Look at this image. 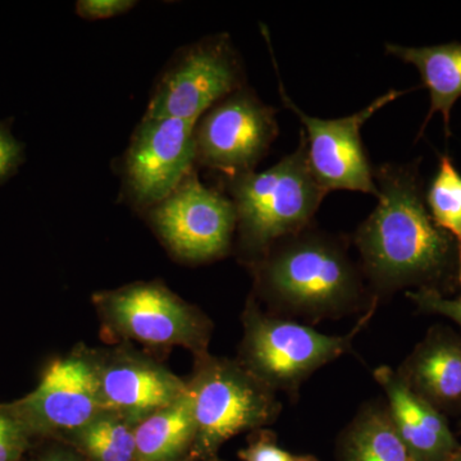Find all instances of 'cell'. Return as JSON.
I'll list each match as a JSON object with an SVG mask.
<instances>
[{"label":"cell","instance_id":"obj_26","mask_svg":"<svg viewBox=\"0 0 461 461\" xmlns=\"http://www.w3.org/2000/svg\"><path fill=\"white\" fill-rule=\"evenodd\" d=\"M42 461H80L77 457H75L74 455L68 453H63V451H58V453H53L45 456V459Z\"/></svg>","mask_w":461,"mask_h":461},{"label":"cell","instance_id":"obj_8","mask_svg":"<svg viewBox=\"0 0 461 461\" xmlns=\"http://www.w3.org/2000/svg\"><path fill=\"white\" fill-rule=\"evenodd\" d=\"M195 165V123L144 114L121 160V198L144 214L171 195Z\"/></svg>","mask_w":461,"mask_h":461},{"label":"cell","instance_id":"obj_5","mask_svg":"<svg viewBox=\"0 0 461 461\" xmlns=\"http://www.w3.org/2000/svg\"><path fill=\"white\" fill-rule=\"evenodd\" d=\"M199 357L189 384L196 429L194 453L209 456L232 437L277 420L281 402L276 391L241 363L208 354Z\"/></svg>","mask_w":461,"mask_h":461},{"label":"cell","instance_id":"obj_19","mask_svg":"<svg viewBox=\"0 0 461 461\" xmlns=\"http://www.w3.org/2000/svg\"><path fill=\"white\" fill-rule=\"evenodd\" d=\"M135 427L114 412L103 411L72 439L93 461H136Z\"/></svg>","mask_w":461,"mask_h":461},{"label":"cell","instance_id":"obj_20","mask_svg":"<svg viewBox=\"0 0 461 461\" xmlns=\"http://www.w3.org/2000/svg\"><path fill=\"white\" fill-rule=\"evenodd\" d=\"M424 200L436 226L448 233L456 242L461 285V175L450 157L439 158L438 168L430 181Z\"/></svg>","mask_w":461,"mask_h":461},{"label":"cell","instance_id":"obj_2","mask_svg":"<svg viewBox=\"0 0 461 461\" xmlns=\"http://www.w3.org/2000/svg\"><path fill=\"white\" fill-rule=\"evenodd\" d=\"M254 267L260 290L276 305L309 321L357 311L366 294L344 242L308 229L277 242Z\"/></svg>","mask_w":461,"mask_h":461},{"label":"cell","instance_id":"obj_12","mask_svg":"<svg viewBox=\"0 0 461 461\" xmlns=\"http://www.w3.org/2000/svg\"><path fill=\"white\" fill-rule=\"evenodd\" d=\"M11 411L30 430L74 435L104 411L98 360L81 353L56 360L39 386Z\"/></svg>","mask_w":461,"mask_h":461},{"label":"cell","instance_id":"obj_14","mask_svg":"<svg viewBox=\"0 0 461 461\" xmlns=\"http://www.w3.org/2000/svg\"><path fill=\"white\" fill-rule=\"evenodd\" d=\"M373 375L386 393L393 429L414 460L453 459L460 444L451 432L444 412L417 395L390 366H378Z\"/></svg>","mask_w":461,"mask_h":461},{"label":"cell","instance_id":"obj_1","mask_svg":"<svg viewBox=\"0 0 461 461\" xmlns=\"http://www.w3.org/2000/svg\"><path fill=\"white\" fill-rule=\"evenodd\" d=\"M418 163L375 169L378 204L355 233L364 275L378 293L409 286L441 293L459 284L456 242L430 218Z\"/></svg>","mask_w":461,"mask_h":461},{"label":"cell","instance_id":"obj_28","mask_svg":"<svg viewBox=\"0 0 461 461\" xmlns=\"http://www.w3.org/2000/svg\"><path fill=\"white\" fill-rule=\"evenodd\" d=\"M450 461H461V445L459 450H457V453L454 455L453 459H451Z\"/></svg>","mask_w":461,"mask_h":461},{"label":"cell","instance_id":"obj_13","mask_svg":"<svg viewBox=\"0 0 461 461\" xmlns=\"http://www.w3.org/2000/svg\"><path fill=\"white\" fill-rule=\"evenodd\" d=\"M98 368L103 411L135 426L189 393V384L138 355H112Z\"/></svg>","mask_w":461,"mask_h":461},{"label":"cell","instance_id":"obj_21","mask_svg":"<svg viewBox=\"0 0 461 461\" xmlns=\"http://www.w3.org/2000/svg\"><path fill=\"white\" fill-rule=\"evenodd\" d=\"M32 430L12 411H0V461H17Z\"/></svg>","mask_w":461,"mask_h":461},{"label":"cell","instance_id":"obj_22","mask_svg":"<svg viewBox=\"0 0 461 461\" xmlns=\"http://www.w3.org/2000/svg\"><path fill=\"white\" fill-rule=\"evenodd\" d=\"M406 296L423 313L444 315L461 327V295L456 299H446L439 291L433 288H418Z\"/></svg>","mask_w":461,"mask_h":461},{"label":"cell","instance_id":"obj_3","mask_svg":"<svg viewBox=\"0 0 461 461\" xmlns=\"http://www.w3.org/2000/svg\"><path fill=\"white\" fill-rule=\"evenodd\" d=\"M224 189L235 205L242 253L253 263L308 229L327 195L309 166L303 131L299 147L277 165L224 178Z\"/></svg>","mask_w":461,"mask_h":461},{"label":"cell","instance_id":"obj_15","mask_svg":"<svg viewBox=\"0 0 461 461\" xmlns=\"http://www.w3.org/2000/svg\"><path fill=\"white\" fill-rule=\"evenodd\" d=\"M397 375L442 412L461 411V338L453 330H429Z\"/></svg>","mask_w":461,"mask_h":461},{"label":"cell","instance_id":"obj_10","mask_svg":"<svg viewBox=\"0 0 461 461\" xmlns=\"http://www.w3.org/2000/svg\"><path fill=\"white\" fill-rule=\"evenodd\" d=\"M109 326L124 338L151 346H185L206 354L211 323L165 285L139 282L94 296Z\"/></svg>","mask_w":461,"mask_h":461},{"label":"cell","instance_id":"obj_25","mask_svg":"<svg viewBox=\"0 0 461 461\" xmlns=\"http://www.w3.org/2000/svg\"><path fill=\"white\" fill-rule=\"evenodd\" d=\"M239 456L242 461H291L294 457L276 444L268 432H264L256 442L240 451Z\"/></svg>","mask_w":461,"mask_h":461},{"label":"cell","instance_id":"obj_27","mask_svg":"<svg viewBox=\"0 0 461 461\" xmlns=\"http://www.w3.org/2000/svg\"><path fill=\"white\" fill-rule=\"evenodd\" d=\"M291 461H318L313 456H294Z\"/></svg>","mask_w":461,"mask_h":461},{"label":"cell","instance_id":"obj_11","mask_svg":"<svg viewBox=\"0 0 461 461\" xmlns=\"http://www.w3.org/2000/svg\"><path fill=\"white\" fill-rule=\"evenodd\" d=\"M276 72L285 107L293 111L304 126L306 156L321 189L327 194L333 190L357 191L378 198L375 168L364 147L360 131L373 115L411 90L393 89L357 113L336 120H321L297 107L285 90L278 68H276Z\"/></svg>","mask_w":461,"mask_h":461},{"label":"cell","instance_id":"obj_4","mask_svg":"<svg viewBox=\"0 0 461 461\" xmlns=\"http://www.w3.org/2000/svg\"><path fill=\"white\" fill-rule=\"evenodd\" d=\"M377 302L346 336H330L297 321L266 315L254 302L244 313L242 366L275 391L296 393L321 366L353 345L375 313Z\"/></svg>","mask_w":461,"mask_h":461},{"label":"cell","instance_id":"obj_24","mask_svg":"<svg viewBox=\"0 0 461 461\" xmlns=\"http://www.w3.org/2000/svg\"><path fill=\"white\" fill-rule=\"evenodd\" d=\"M135 0H78L76 14L86 21L108 20L122 16L136 7Z\"/></svg>","mask_w":461,"mask_h":461},{"label":"cell","instance_id":"obj_7","mask_svg":"<svg viewBox=\"0 0 461 461\" xmlns=\"http://www.w3.org/2000/svg\"><path fill=\"white\" fill-rule=\"evenodd\" d=\"M144 215L173 256L194 264L226 256L238 226L232 200L205 186L195 168Z\"/></svg>","mask_w":461,"mask_h":461},{"label":"cell","instance_id":"obj_6","mask_svg":"<svg viewBox=\"0 0 461 461\" xmlns=\"http://www.w3.org/2000/svg\"><path fill=\"white\" fill-rule=\"evenodd\" d=\"M244 86V65L230 36H206L173 54L158 76L145 115L196 124L206 111Z\"/></svg>","mask_w":461,"mask_h":461},{"label":"cell","instance_id":"obj_16","mask_svg":"<svg viewBox=\"0 0 461 461\" xmlns=\"http://www.w3.org/2000/svg\"><path fill=\"white\" fill-rule=\"evenodd\" d=\"M386 51L414 66L420 71L424 87L429 91V113L421 126V132L432 115L439 112L444 115L446 135L450 136L451 109L461 98V42L420 48L388 42Z\"/></svg>","mask_w":461,"mask_h":461},{"label":"cell","instance_id":"obj_9","mask_svg":"<svg viewBox=\"0 0 461 461\" xmlns=\"http://www.w3.org/2000/svg\"><path fill=\"white\" fill-rule=\"evenodd\" d=\"M276 114L249 86L226 96L195 124L196 163L224 178L256 171L277 139Z\"/></svg>","mask_w":461,"mask_h":461},{"label":"cell","instance_id":"obj_18","mask_svg":"<svg viewBox=\"0 0 461 461\" xmlns=\"http://www.w3.org/2000/svg\"><path fill=\"white\" fill-rule=\"evenodd\" d=\"M338 461H415L391 421L387 405L364 406L338 442Z\"/></svg>","mask_w":461,"mask_h":461},{"label":"cell","instance_id":"obj_23","mask_svg":"<svg viewBox=\"0 0 461 461\" xmlns=\"http://www.w3.org/2000/svg\"><path fill=\"white\" fill-rule=\"evenodd\" d=\"M25 162V147L12 133L11 126L0 121V185L5 184Z\"/></svg>","mask_w":461,"mask_h":461},{"label":"cell","instance_id":"obj_17","mask_svg":"<svg viewBox=\"0 0 461 461\" xmlns=\"http://www.w3.org/2000/svg\"><path fill=\"white\" fill-rule=\"evenodd\" d=\"M195 418L190 390L135 427L136 461H177L193 450Z\"/></svg>","mask_w":461,"mask_h":461}]
</instances>
